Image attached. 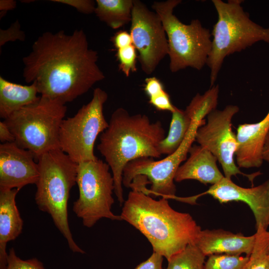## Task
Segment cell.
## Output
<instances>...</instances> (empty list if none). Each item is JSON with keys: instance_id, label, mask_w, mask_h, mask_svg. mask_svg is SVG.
Wrapping results in <instances>:
<instances>
[{"instance_id": "44dd1931", "label": "cell", "mask_w": 269, "mask_h": 269, "mask_svg": "<svg viewBox=\"0 0 269 269\" xmlns=\"http://www.w3.org/2000/svg\"><path fill=\"white\" fill-rule=\"evenodd\" d=\"M193 121L185 110L176 107L172 113L168 134L160 142L158 150L161 155H169L174 152L184 140Z\"/></svg>"}, {"instance_id": "603a6c76", "label": "cell", "mask_w": 269, "mask_h": 269, "mask_svg": "<svg viewBox=\"0 0 269 269\" xmlns=\"http://www.w3.org/2000/svg\"><path fill=\"white\" fill-rule=\"evenodd\" d=\"M206 257L194 243H191L167 261L166 269H204Z\"/></svg>"}, {"instance_id": "6da1fadb", "label": "cell", "mask_w": 269, "mask_h": 269, "mask_svg": "<svg viewBox=\"0 0 269 269\" xmlns=\"http://www.w3.org/2000/svg\"><path fill=\"white\" fill-rule=\"evenodd\" d=\"M98 53L89 46L84 30L43 33L22 58V76L34 83L41 96L63 104L87 93L105 78Z\"/></svg>"}, {"instance_id": "5b68a950", "label": "cell", "mask_w": 269, "mask_h": 269, "mask_svg": "<svg viewBox=\"0 0 269 269\" xmlns=\"http://www.w3.org/2000/svg\"><path fill=\"white\" fill-rule=\"evenodd\" d=\"M218 19L211 32V49L207 65L210 70V85L214 86L225 57L241 51L254 44H269V27L252 20L241 3L242 0H212Z\"/></svg>"}, {"instance_id": "7a4b0ae2", "label": "cell", "mask_w": 269, "mask_h": 269, "mask_svg": "<svg viewBox=\"0 0 269 269\" xmlns=\"http://www.w3.org/2000/svg\"><path fill=\"white\" fill-rule=\"evenodd\" d=\"M161 122H151L145 114L130 115L123 108L112 113L107 128L100 134L97 149L109 165L114 180V193L125 202L123 175L130 161L141 157L157 158L160 142L165 137Z\"/></svg>"}, {"instance_id": "7402d4cb", "label": "cell", "mask_w": 269, "mask_h": 269, "mask_svg": "<svg viewBox=\"0 0 269 269\" xmlns=\"http://www.w3.org/2000/svg\"><path fill=\"white\" fill-rule=\"evenodd\" d=\"M219 87L214 85L203 95L197 94L185 110L192 121H202L218 104Z\"/></svg>"}, {"instance_id": "4316f807", "label": "cell", "mask_w": 269, "mask_h": 269, "mask_svg": "<svg viewBox=\"0 0 269 269\" xmlns=\"http://www.w3.org/2000/svg\"><path fill=\"white\" fill-rule=\"evenodd\" d=\"M6 269H45L43 263L36 258L22 260L15 253L13 248L8 253Z\"/></svg>"}, {"instance_id": "5bb4252c", "label": "cell", "mask_w": 269, "mask_h": 269, "mask_svg": "<svg viewBox=\"0 0 269 269\" xmlns=\"http://www.w3.org/2000/svg\"><path fill=\"white\" fill-rule=\"evenodd\" d=\"M33 154L15 142L0 144V190L35 184L39 177L38 163Z\"/></svg>"}, {"instance_id": "ba28073f", "label": "cell", "mask_w": 269, "mask_h": 269, "mask_svg": "<svg viewBox=\"0 0 269 269\" xmlns=\"http://www.w3.org/2000/svg\"><path fill=\"white\" fill-rule=\"evenodd\" d=\"M109 165L98 158L78 163L76 184L79 197L73 211L83 225L91 228L103 218L122 220L112 211L115 186Z\"/></svg>"}, {"instance_id": "d4e9b609", "label": "cell", "mask_w": 269, "mask_h": 269, "mask_svg": "<svg viewBox=\"0 0 269 269\" xmlns=\"http://www.w3.org/2000/svg\"><path fill=\"white\" fill-rule=\"evenodd\" d=\"M250 256L213 254L208 256L204 269H244Z\"/></svg>"}, {"instance_id": "2e32d148", "label": "cell", "mask_w": 269, "mask_h": 269, "mask_svg": "<svg viewBox=\"0 0 269 269\" xmlns=\"http://www.w3.org/2000/svg\"><path fill=\"white\" fill-rule=\"evenodd\" d=\"M256 241V234L245 236L223 229L201 230L194 243L206 256L227 254L250 256Z\"/></svg>"}, {"instance_id": "83f0119b", "label": "cell", "mask_w": 269, "mask_h": 269, "mask_svg": "<svg viewBox=\"0 0 269 269\" xmlns=\"http://www.w3.org/2000/svg\"><path fill=\"white\" fill-rule=\"evenodd\" d=\"M149 103L158 111H169L172 113L176 108L172 104L169 95L164 90L149 97Z\"/></svg>"}, {"instance_id": "ffe728a7", "label": "cell", "mask_w": 269, "mask_h": 269, "mask_svg": "<svg viewBox=\"0 0 269 269\" xmlns=\"http://www.w3.org/2000/svg\"><path fill=\"white\" fill-rule=\"evenodd\" d=\"M134 0H96L94 13L113 29L131 22Z\"/></svg>"}, {"instance_id": "9c48e42d", "label": "cell", "mask_w": 269, "mask_h": 269, "mask_svg": "<svg viewBox=\"0 0 269 269\" xmlns=\"http://www.w3.org/2000/svg\"><path fill=\"white\" fill-rule=\"evenodd\" d=\"M108 94L100 88L94 90L91 101L73 117L64 119L59 131L60 149L75 162L97 158L94 153L97 138L108 127L104 105Z\"/></svg>"}, {"instance_id": "cb8c5ba5", "label": "cell", "mask_w": 269, "mask_h": 269, "mask_svg": "<svg viewBox=\"0 0 269 269\" xmlns=\"http://www.w3.org/2000/svg\"><path fill=\"white\" fill-rule=\"evenodd\" d=\"M255 234L254 249L244 269H269V231L259 228Z\"/></svg>"}, {"instance_id": "4fadbf2b", "label": "cell", "mask_w": 269, "mask_h": 269, "mask_svg": "<svg viewBox=\"0 0 269 269\" xmlns=\"http://www.w3.org/2000/svg\"><path fill=\"white\" fill-rule=\"evenodd\" d=\"M205 195L212 196L221 204L231 201L245 203L254 214L256 230L259 228L268 230L269 226V180L255 187L245 188L224 177L205 192L191 197H182V201L195 204L199 197Z\"/></svg>"}, {"instance_id": "f546056e", "label": "cell", "mask_w": 269, "mask_h": 269, "mask_svg": "<svg viewBox=\"0 0 269 269\" xmlns=\"http://www.w3.org/2000/svg\"><path fill=\"white\" fill-rule=\"evenodd\" d=\"M51 1L70 5L84 14L93 13L96 8V1L92 0H52Z\"/></svg>"}, {"instance_id": "52a82bcc", "label": "cell", "mask_w": 269, "mask_h": 269, "mask_svg": "<svg viewBox=\"0 0 269 269\" xmlns=\"http://www.w3.org/2000/svg\"><path fill=\"white\" fill-rule=\"evenodd\" d=\"M181 0L154 1L151 7L160 17L168 43L169 69L174 73L187 67L201 70L207 64L212 39L208 29L197 19L182 23L173 14Z\"/></svg>"}, {"instance_id": "277c9868", "label": "cell", "mask_w": 269, "mask_h": 269, "mask_svg": "<svg viewBox=\"0 0 269 269\" xmlns=\"http://www.w3.org/2000/svg\"><path fill=\"white\" fill-rule=\"evenodd\" d=\"M37 163L39 177L34 199L38 209L51 216L71 251L85 254L73 239L68 218V202L76 184L78 163L60 149L44 153Z\"/></svg>"}, {"instance_id": "f1b7e54d", "label": "cell", "mask_w": 269, "mask_h": 269, "mask_svg": "<svg viewBox=\"0 0 269 269\" xmlns=\"http://www.w3.org/2000/svg\"><path fill=\"white\" fill-rule=\"evenodd\" d=\"M20 24L18 21L13 23L6 30H0V46H2L9 41H14L16 40L24 41L25 34L20 29Z\"/></svg>"}, {"instance_id": "1f68e13d", "label": "cell", "mask_w": 269, "mask_h": 269, "mask_svg": "<svg viewBox=\"0 0 269 269\" xmlns=\"http://www.w3.org/2000/svg\"><path fill=\"white\" fill-rule=\"evenodd\" d=\"M111 41L115 47L121 49L133 44L132 38L130 33L126 31H119L112 37Z\"/></svg>"}, {"instance_id": "d6986e66", "label": "cell", "mask_w": 269, "mask_h": 269, "mask_svg": "<svg viewBox=\"0 0 269 269\" xmlns=\"http://www.w3.org/2000/svg\"><path fill=\"white\" fill-rule=\"evenodd\" d=\"M36 85H22L0 76V117L4 120L20 109L37 102Z\"/></svg>"}, {"instance_id": "8992f818", "label": "cell", "mask_w": 269, "mask_h": 269, "mask_svg": "<svg viewBox=\"0 0 269 269\" xmlns=\"http://www.w3.org/2000/svg\"><path fill=\"white\" fill-rule=\"evenodd\" d=\"M66 112L65 104L40 96L37 102L15 112L3 121L16 144L31 151L37 160L44 153L60 149L59 131Z\"/></svg>"}, {"instance_id": "30bf717a", "label": "cell", "mask_w": 269, "mask_h": 269, "mask_svg": "<svg viewBox=\"0 0 269 269\" xmlns=\"http://www.w3.org/2000/svg\"><path fill=\"white\" fill-rule=\"evenodd\" d=\"M205 122V120L193 121L181 145L174 152L165 158L155 160L152 158L141 157L128 163L124 169L123 185L130 187L135 177L143 176L151 186L149 189L146 188L142 192L149 196L174 199L176 191L174 184L176 171L181 163L187 159L189 149L195 139L197 129L204 125Z\"/></svg>"}, {"instance_id": "8fae6325", "label": "cell", "mask_w": 269, "mask_h": 269, "mask_svg": "<svg viewBox=\"0 0 269 269\" xmlns=\"http://www.w3.org/2000/svg\"><path fill=\"white\" fill-rule=\"evenodd\" d=\"M239 111V108L232 105L226 106L222 110H213L207 116V122L197 129L195 140L217 158L226 178L231 179L233 176L241 174L248 178L253 184L255 178L261 173H244L234 160L238 143L236 134L232 131V120Z\"/></svg>"}, {"instance_id": "3957f363", "label": "cell", "mask_w": 269, "mask_h": 269, "mask_svg": "<svg viewBox=\"0 0 269 269\" xmlns=\"http://www.w3.org/2000/svg\"><path fill=\"white\" fill-rule=\"evenodd\" d=\"M120 216L146 238L153 252L167 261L194 243L201 230L190 214L174 210L167 199L155 200L135 189L129 192Z\"/></svg>"}, {"instance_id": "e0dca14e", "label": "cell", "mask_w": 269, "mask_h": 269, "mask_svg": "<svg viewBox=\"0 0 269 269\" xmlns=\"http://www.w3.org/2000/svg\"><path fill=\"white\" fill-rule=\"evenodd\" d=\"M188 153L189 157L176 171L175 181L193 179L212 185L225 177L218 168L217 158L206 148L199 144L192 145Z\"/></svg>"}, {"instance_id": "d590c367", "label": "cell", "mask_w": 269, "mask_h": 269, "mask_svg": "<svg viewBox=\"0 0 269 269\" xmlns=\"http://www.w3.org/2000/svg\"><path fill=\"white\" fill-rule=\"evenodd\" d=\"M262 156L264 161H267L269 163V132L266 139L263 150Z\"/></svg>"}, {"instance_id": "e575fe53", "label": "cell", "mask_w": 269, "mask_h": 269, "mask_svg": "<svg viewBox=\"0 0 269 269\" xmlns=\"http://www.w3.org/2000/svg\"><path fill=\"white\" fill-rule=\"evenodd\" d=\"M16 2L13 0H0V10L2 12H0V15L6 13V11L9 10H12L16 7Z\"/></svg>"}, {"instance_id": "4dcf8cb0", "label": "cell", "mask_w": 269, "mask_h": 269, "mask_svg": "<svg viewBox=\"0 0 269 269\" xmlns=\"http://www.w3.org/2000/svg\"><path fill=\"white\" fill-rule=\"evenodd\" d=\"M163 257L153 252L146 261L141 262L134 269H162Z\"/></svg>"}, {"instance_id": "836d02e7", "label": "cell", "mask_w": 269, "mask_h": 269, "mask_svg": "<svg viewBox=\"0 0 269 269\" xmlns=\"http://www.w3.org/2000/svg\"><path fill=\"white\" fill-rule=\"evenodd\" d=\"M0 141L1 143L15 141L13 134L4 121L0 122Z\"/></svg>"}, {"instance_id": "ac0fdd59", "label": "cell", "mask_w": 269, "mask_h": 269, "mask_svg": "<svg viewBox=\"0 0 269 269\" xmlns=\"http://www.w3.org/2000/svg\"><path fill=\"white\" fill-rule=\"evenodd\" d=\"M17 189L0 190V269H6L8 242L22 233L23 222L16 205Z\"/></svg>"}, {"instance_id": "d6a6232c", "label": "cell", "mask_w": 269, "mask_h": 269, "mask_svg": "<svg viewBox=\"0 0 269 269\" xmlns=\"http://www.w3.org/2000/svg\"><path fill=\"white\" fill-rule=\"evenodd\" d=\"M161 82L156 77H149L145 80L144 90L148 97L164 90Z\"/></svg>"}, {"instance_id": "7c38bea8", "label": "cell", "mask_w": 269, "mask_h": 269, "mask_svg": "<svg viewBox=\"0 0 269 269\" xmlns=\"http://www.w3.org/2000/svg\"><path fill=\"white\" fill-rule=\"evenodd\" d=\"M130 34L133 44L138 52L142 71L152 73L168 55L166 32L159 15L141 1L134 0Z\"/></svg>"}, {"instance_id": "484cf974", "label": "cell", "mask_w": 269, "mask_h": 269, "mask_svg": "<svg viewBox=\"0 0 269 269\" xmlns=\"http://www.w3.org/2000/svg\"><path fill=\"white\" fill-rule=\"evenodd\" d=\"M117 58L119 62V69L129 77L131 73L136 71V50L133 44L117 49Z\"/></svg>"}, {"instance_id": "9a60e30c", "label": "cell", "mask_w": 269, "mask_h": 269, "mask_svg": "<svg viewBox=\"0 0 269 269\" xmlns=\"http://www.w3.org/2000/svg\"><path fill=\"white\" fill-rule=\"evenodd\" d=\"M269 132V111L260 122L240 124L237 129L238 146L235 156L239 168H258L264 160L262 153Z\"/></svg>"}]
</instances>
